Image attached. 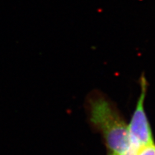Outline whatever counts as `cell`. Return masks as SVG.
I'll list each match as a JSON object with an SVG mask.
<instances>
[{"instance_id": "6da1fadb", "label": "cell", "mask_w": 155, "mask_h": 155, "mask_svg": "<svg viewBox=\"0 0 155 155\" xmlns=\"http://www.w3.org/2000/svg\"><path fill=\"white\" fill-rule=\"evenodd\" d=\"M89 119L102 134L105 144L114 155H137L131 144L128 124L115 105L101 95L92 96L88 101Z\"/></svg>"}, {"instance_id": "3957f363", "label": "cell", "mask_w": 155, "mask_h": 155, "mask_svg": "<svg viewBox=\"0 0 155 155\" xmlns=\"http://www.w3.org/2000/svg\"><path fill=\"white\" fill-rule=\"evenodd\" d=\"M137 155H155V144H152L141 147Z\"/></svg>"}, {"instance_id": "7a4b0ae2", "label": "cell", "mask_w": 155, "mask_h": 155, "mask_svg": "<svg viewBox=\"0 0 155 155\" xmlns=\"http://www.w3.org/2000/svg\"><path fill=\"white\" fill-rule=\"evenodd\" d=\"M141 94L134 111L130 123L128 124L131 144L138 152L141 147L154 144L151 127L144 109L147 83L144 77L141 80Z\"/></svg>"}, {"instance_id": "277c9868", "label": "cell", "mask_w": 155, "mask_h": 155, "mask_svg": "<svg viewBox=\"0 0 155 155\" xmlns=\"http://www.w3.org/2000/svg\"><path fill=\"white\" fill-rule=\"evenodd\" d=\"M110 155H114V154H110Z\"/></svg>"}]
</instances>
